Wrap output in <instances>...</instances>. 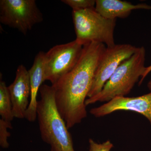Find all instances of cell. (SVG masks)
<instances>
[{"label": "cell", "instance_id": "12", "mask_svg": "<svg viewBox=\"0 0 151 151\" xmlns=\"http://www.w3.org/2000/svg\"><path fill=\"white\" fill-rule=\"evenodd\" d=\"M0 115L1 119L9 122L14 118L8 88L2 81L0 82Z\"/></svg>", "mask_w": 151, "mask_h": 151}, {"label": "cell", "instance_id": "5", "mask_svg": "<svg viewBox=\"0 0 151 151\" xmlns=\"http://www.w3.org/2000/svg\"><path fill=\"white\" fill-rule=\"evenodd\" d=\"M43 16L35 0H1L0 22L24 35L42 22Z\"/></svg>", "mask_w": 151, "mask_h": 151}, {"label": "cell", "instance_id": "6", "mask_svg": "<svg viewBox=\"0 0 151 151\" xmlns=\"http://www.w3.org/2000/svg\"><path fill=\"white\" fill-rule=\"evenodd\" d=\"M83 45L76 40L55 45L45 55L44 81L53 85L74 67L81 56Z\"/></svg>", "mask_w": 151, "mask_h": 151}, {"label": "cell", "instance_id": "11", "mask_svg": "<svg viewBox=\"0 0 151 151\" xmlns=\"http://www.w3.org/2000/svg\"><path fill=\"white\" fill-rule=\"evenodd\" d=\"M95 9L105 18L116 19L126 18L134 10H151V6L145 4H133L121 0H96Z\"/></svg>", "mask_w": 151, "mask_h": 151}, {"label": "cell", "instance_id": "13", "mask_svg": "<svg viewBox=\"0 0 151 151\" xmlns=\"http://www.w3.org/2000/svg\"><path fill=\"white\" fill-rule=\"evenodd\" d=\"M12 129L11 122L0 119V146L3 149L8 148L9 144L8 139L10 137L11 134L8 129Z\"/></svg>", "mask_w": 151, "mask_h": 151}, {"label": "cell", "instance_id": "7", "mask_svg": "<svg viewBox=\"0 0 151 151\" xmlns=\"http://www.w3.org/2000/svg\"><path fill=\"white\" fill-rule=\"evenodd\" d=\"M137 47L130 44L106 47L96 69L89 98L101 92L106 82L119 65L134 54Z\"/></svg>", "mask_w": 151, "mask_h": 151}, {"label": "cell", "instance_id": "8", "mask_svg": "<svg viewBox=\"0 0 151 151\" xmlns=\"http://www.w3.org/2000/svg\"><path fill=\"white\" fill-rule=\"evenodd\" d=\"M119 111H132L142 114L151 124V92L137 97H117L90 111L96 117H103Z\"/></svg>", "mask_w": 151, "mask_h": 151}, {"label": "cell", "instance_id": "4", "mask_svg": "<svg viewBox=\"0 0 151 151\" xmlns=\"http://www.w3.org/2000/svg\"><path fill=\"white\" fill-rule=\"evenodd\" d=\"M76 39L84 46L92 42L106 47L115 45L114 33L116 19L105 18L94 8L72 11Z\"/></svg>", "mask_w": 151, "mask_h": 151}, {"label": "cell", "instance_id": "2", "mask_svg": "<svg viewBox=\"0 0 151 151\" xmlns=\"http://www.w3.org/2000/svg\"><path fill=\"white\" fill-rule=\"evenodd\" d=\"M39 92L37 119L42 141L50 146V151H75L69 129L57 107L53 87L43 84Z\"/></svg>", "mask_w": 151, "mask_h": 151}, {"label": "cell", "instance_id": "10", "mask_svg": "<svg viewBox=\"0 0 151 151\" xmlns=\"http://www.w3.org/2000/svg\"><path fill=\"white\" fill-rule=\"evenodd\" d=\"M45 55L40 52L35 58L32 66L28 70L31 87V95L29 105L25 119L29 122H35L37 119L38 92L44 81Z\"/></svg>", "mask_w": 151, "mask_h": 151}, {"label": "cell", "instance_id": "14", "mask_svg": "<svg viewBox=\"0 0 151 151\" xmlns=\"http://www.w3.org/2000/svg\"><path fill=\"white\" fill-rule=\"evenodd\" d=\"M61 1L70 6L72 11L94 8L96 4L94 0H63Z\"/></svg>", "mask_w": 151, "mask_h": 151}, {"label": "cell", "instance_id": "1", "mask_svg": "<svg viewBox=\"0 0 151 151\" xmlns=\"http://www.w3.org/2000/svg\"><path fill=\"white\" fill-rule=\"evenodd\" d=\"M106 47L103 43L95 42L84 45L74 67L51 85L57 107L68 129L80 124L87 116L86 97Z\"/></svg>", "mask_w": 151, "mask_h": 151}, {"label": "cell", "instance_id": "15", "mask_svg": "<svg viewBox=\"0 0 151 151\" xmlns=\"http://www.w3.org/2000/svg\"><path fill=\"white\" fill-rule=\"evenodd\" d=\"M89 143V151H110L113 147V144L109 140L102 144H98L90 139Z\"/></svg>", "mask_w": 151, "mask_h": 151}, {"label": "cell", "instance_id": "9", "mask_svg": "<svg viewBox=\"0 0 151 151\" xmlns=\"http://www.w3.org/2000/svg\"><path fill=\"white\" fill-rule=\"evenodd\" d=\"M8 88L14 117L25 119L26 112L29 105L31 87L28 70L24 65H19L14 80L8 86Z\"/></svg>", "mask_w": 151, "mask_h": 151}, {"label": "cell", "instance_id": "3", "mask_svg": "<svg viewBox=\"0 0 151 151\" xmlns=\"http://www.w3.org/2000/svg\"><path fill=\"white\" fill-rule=\"evenodd\" d=\"M145 56L144 47H137L134 54L119 65L101 92L86 99V106L97 102H108L129 94L145 71Z\"/></svg>", "mask_w": 151, "mask_h": 151}, {"label": "cell", "instance_id": "17", "mask_svg": "<svg viewBox=\"0 0 151 151\" xmlns=\"http://www.w3.org/2000/svg\"><path fill=\"white\" fill-rule=\"evenodd\" d=\"M147 86L149 89L151 91V79L149 81L148 83Z\"/></svg>", "mask_w": 151, "mask_h": 151}, {"label": "cell", "instance_id": "16", "mask_svg": "<svg viewBox=\"0 0 151 151\" xmlns=\"http://www.w3.org/2000/svg\"><path fill=\"white\" fill-rule=\"evenodd\" d=\"M151 71V65H150V66H148V67H146V70L145 71V73L143 74V76H142V78H141L139 82V85H140L142 83L143 81H144L145 78H146V76H147L149 73H150Z\"/></svg>", "mask_w": 151, "mask_h": 151}]
</instances>
